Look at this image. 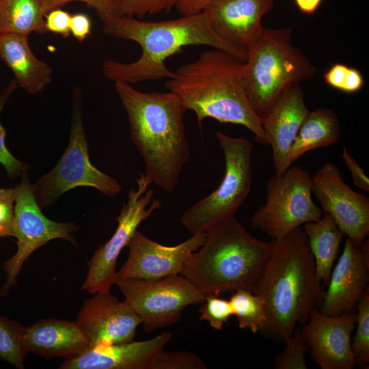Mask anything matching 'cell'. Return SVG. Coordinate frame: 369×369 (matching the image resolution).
I'll use <instances>...</instances> for the list:
<instances>
[{"label": "cell", "mask_w": 369, "mask_h": 369, "mask_svg": "<svg viewBox=\"0 0 369 369\" xmlns=\"http://www.w3.org/2000/svg\"><path fill=\"white\" fill-rule=\"evenodd\" d=\"M114 284L146 332L177 323L186 307L205 299V295L180 274L157 279L115 277Z\"/></svg>", "instance_id": "obj_10"}, {"label": "cell", "mask_w": 369, "mask_h": 369, "mask_svg": "<svg viewBox=\"0 0 369 369\" xmlns=\"http://www.w3.org/2000/svg\"><path fill=\"white\" fill-rule=\"evenodd\" d=\"M244 66L245 62L232 55L212 48L180 66L165 87L195 113L201 131L203 120L210 118L221 123L242 125L254 134L256 141L267 146L269 137L246 95Z\"/></svg>", "instance_id": "obj_4"}, {"label": "cell", "mask_w": 369, "mask_h": 369, "mask_svg": "<svg viewBox=\"0 0 369 369\" xmlns=\"http://www.w3.org/2000/svg\"><path fill=\"white\" fill-rule=\"evenodd\" d=\"M283 351L275 358L277 369H307L305 353L308 347L301 331L297 327L290 337L284 342Z\"/></svg>", "instance_id": "obj_29"}, {"label": "cell", "mask_w": 369, "mask_h": 369, "mask_svg": "<svg viewBox=\"0 0 369 369\" xmlns=\"http://www.w3.org/2000/svg\"><path fill=\"white\" fill-rule=\"evenodd\" d=\"M0 59L12 71L18 87L36 94L53 80V68L38 59L28 42V36L0 33Z\"/></svg>", "instance_id": "obj_22"}, {"label": "cell", "mask_w": 369, "mask_h": 369, "mask_svg": "<svg viewBox=\"0 0 369 369\" xmlns=\"http://www.w3.org/2000/svg\"><path fill=\"white\" fill-rule=\"evenodd\" d=\"M204 243L191 254L180 273L205 295L254 292L271 253V242L253 236L234 215L212 226Z\"/></svg>", "instance_id": "obj_5"}, {"label": "cell", "mask_w": 369, "mask_h": 369, "mask_svg": "<svg viewBox=\"0 0 369 369\" xmlns=\"http://www.w3.org/2000/svg\"><path fill=\"white\" fill-rule=\"evenodd\" d=\"M312 192L323 213L354 243L360 245L369 234V198L346 184L340 169L327 163L312 177Z\"/></svg>", "instance_id": "obj_13"}, {"label": "cell", "mask_w": 369, "mask_h": 369, "mask_svg": "<svg viewBox=\"0 0 369 369\" xmlns=\"http://www.w3.org/2000/svg\"><path fill=\"white\" fill-rule=\"evenodd\" d=\"M43 10L46 15L51 10L72 1L85 3L94 9L100 21L121 16L120 0H42Z\"/></svg>", "instance_id": "obj_34"}, {"label": "cell", "mask_w": 369, "mask_h": 369, "mask_svg": "<svg viewBox=\"0 0 369 369\" xmlns=\"http://www.w3.org/2000/svg\"><path fill=\"white\" fill-rule=\"evenodd\" d=\"M271 253L254 293L264 301L267 324L264 332L286 341L298 324L319 308L324 291L316 279L315 263L306 234L296 229L272 238Z\"/></svg>", "instance_id": "obj_3"}, {"label": "cell", "mask_w": 369, "mask_h": 369, "mask_svg": "<svg viewBox=\"0 0 369 369\" xmlns=\"http://www.w3.org/2000/svg\"><path fill=\"white\" fill-rule=\"evenodd\" d=\"M364 86V77L357 68L348 67L344 84L341 92L355 93L359 91Z\"/></svg>", "instance_id": "obj_40"}, {"label": "cell", "mask_w": 369, "mask_h": 369, "mask_svg": "<svg viewBox=\"0 0 369 369\" xmlns=\"http://www.w3.org/2000/svg\"><path fill=\"white\" fill-rule=\"evenodd\" d=\"M24 344L27 352L44 357H68L81 352L89 342L77 322L45 318L25 327Z\"/></svg>", "instance_id": "obj_21"}, {"label": "cell", "mask_w": 369, "mask_h": 369, "mask_svg": "<svg viewBox=\"0 0 369 369\" xmlns=\"http://www.w3.org/2000/svg\"><path fill=\"white\" fill-rule=\"evenodd\" d=\"M357 329L351 343L355 364L364 368L369 364V293L363 292L357 305Z\"/></svg>", "instance_id": "obj_28"}, {"label": "cell", "mask_w": 369, "mask_h": 369, "mask_svg": "<svg viewBox=\"0 0 369 369\" xmlns=\"http://www.w3.org/2000/svg\"><path fill=\"white\" fill-rule=\"evenodd\" d=\"M342 159L351 172L354 184L359 189L368 193L369 179L364 173V169L348 152L346 147L342 149Z\"/></svg>", "instance_id": "obj_37"}, {"label": "cell", "mask_w": 369, "mask_h": 369, "mask_svg": "<svg viewBox=\"0 0 369 369\" xmlns=\"http://www.w3.org/2000/svg\"><path fill=\"white\" fill-rule=\"evenodd\" d=\"M216 137L224 155V176L217 189L182 215V223L192 234L206 232L219 221L234 215L251 187L252 143L221 132H217Z\"/></svg>", "instance_id": "obj_8"}, {"label": "cell", "mask_w": 369, "mask_h": 369, "mask_svg": "<svg viewBox=\"0 0 369 369\" xmlns=\"http://www.w3.org/2000/svg\"><path fill=\"white\" fill-rule=\"evenodd\" d=\"M93 295L84 300L76 321L89 346L134 340L141 322L128 304L120 301L110 290Z\"/></svg>", "instance_id": "obj_15"}, {"label": "cell", "mask_w": 369, "mask_h": 369, "mask_svg": "<svg viewBox=\"0 0 369 369\" xmlns=\"http://www.w3.org/2000/svg\"><path fill=\"white\" fill-rule=\"evenodd\" d=\"M137 188L130 191L127 202L115 218L118 226L115 232L87 262L88 271L83 290L94 294L110 290L114 284L115 264L121 251L128 245L139 224L161 206L160 200H153L154 191L148 189L151 183L143 173L137 178Z\"/></svg>", "instance_id": "obj_12"}, {"label": "cell", "mask_w": 369, "mask_h": 369, "mask_svg": "<svg viewBox=\"0 0 369 369\" xmlns=\"http://www.w3.org/2000/svg\"><path fill=\"white\" fill-rule=\"evenodd\" d=\"M348 67L341 63H336L332 65L323 75L325 83L331 87L341 91Z\"/></svg>", "instance_id": "obj_39"}, {"label": "cell", "mask_w": 369, "mask_h": 369, "mask_svg": "<svg viewBox=\"0 0 369 369\" xmlns=\"http://www.w3.org/2000/svg\"><path fill=\"white\" fill-rule=\"evenodd\" d=\"M172 336L164 332L143 341L87 346L66 357L59 369H151L156 357Z\"/></svg>", "instance_id": "obj_19"}, {"label": "cell", "mask_w": 369, "mask_h": 369, "mask_svg": "<svg viewBox=\"0 0 369 369\" xmlns=\"http://www.w3.org/2000/svg\"><path fill=\"white\" fill-rule=\"evenodd\" d=\"M356 314L349 312L331 316L317 308L312 310L301 329L311 357L321 369H351L356 365L351 336Z\"/></svg>", "instance_id": "obj_16"}, {"label": "cell", "mask_w": 369, "mask_h": 369, "mask_svg": "<svg viewBox=\"0 0 369 369\" xmlns=\"http://www.w3.org/2000/svg\"><path fill=\"white\" fill-rule=\"evenodd\" d=\"M44 16L42 0H0V33H45Z\"/></svg>", "instance_id": "obj_25"}, {"label": "cell", "mask_w": 369, "mask_h": 369, "mask_svg": "<svg viewBox=\"0 0 369 369\" xmlns=\"http://www.w3.org/2000/svg\"><path fill=\"white\" fill-rule=\"evenodd\" d=\"M310 110L301 84L287 88L261 119L273 153L275 174L281 176L291 166L289 151Z\"/></svg>", "instance_id": "obj_20"}, {"label": "cell", "mask_w": 369, "mask_h": 369, "mask_svg": "<svg viewBox=\"0 0 369 369\" xmlns=\"http://www.w3.org/2000/svg\"><path fill=\"white\" fill-rule=\"evenodd\" d=\"M368 239L356 245L347 237L343 251L332 269L319 311L331 316L352 312L368 288Z\"/></svg>", "instance_id": "obj_17"}, {"label": "cell", "mask_w": 369, "mask_h": 369, "mask_svg": "<svg viewBox=\"0 0 369 369\" xmlns=\"http://www.w3.org/2000/svg\"><path fill=\"white\" fill-rule=\"evenodd\" d=\"M265 203L250 219L251 226L272 238L284 237L301 225L320 219L323 212L312 197V176L300 166L274 174L266 185Z\"/></svg>", "instance_id": "obj_9"}, {"label": "cell", "mask_w": 369, "mask_h": 369, "mask_svg": "<svg viewBox=\"0 0 369 369\" xmlns=\"http://www.w3.org/2000/svg\"><path fill=\"white\" fill-rule=\"evenodd\" d=\"M71 16L69 12L59 8L51 10L44 16L46 31L59 34L64 38L69 37Z\"/></svg>", "instance_id": "obj_36"}, {"label": "cell", "mask_w": 369, "mask_h": 369, "mask_svg": "<svg viewBox=\"0 0 369 369\" xmlns=\"http://www.w3.org/2000/svg\"><path fill=\"white\" fill-rule=\"evenodd\" d=\"M203 303L199 310L200 320L207 321L215 330H221L224 323L233 315L230 300L208 294L205 295Z\"/></svg>", "instance_id": "obj_31"}, {"label": "cell", "mask_w": 369, "mask_h": 369, "mask_svg": "<svg viewBox=\"0 0 369 369\" xmlns=\"http://www.w3.org/2000/svg\"><path fill=\"white\" fill-rule=\"evenodd\" d=\"M340 137V123L334 111L323 107L310 111L291 145V164L310 150L336 144Z\"/></svg>", "instance_id": "obj_24"}, {"label": "cell", "mask_w": 369, "mask_h": 369, "mask_svg": "<svg viewBox=\"0 0 369 369\" xmlns=\"http://www.w3.org/2000/svg\"><path fill=\"white\" fill-rule=\"evenodd\" d=\"M292 29L263 27L247 51L243 80L248 100L262 119L289 87L311 80L317 68L292 42Z\"/></svg>", "instance_id": "obj_6"}, {"label": "cell", "mask_w": 369, "mask_h": 369, "mask_svg": "<svg viewBox=\"0 0 369 369\" xmlns=\"http://www.w3.org/2000/svg\"><path fill=\"white\" fill-rule=\"evenodd\" d=\"M179 0H120L122 16L139 19L144 17L169 12L176 8Z\"/></svg>", "instance_id": "obj_32"}, {"label": "cell", "mask_w": 369, "mask_h": 369, "mask_svg": "<svg viewBox=\"0 0 369 369\" xmlns=\"http://www.w3.org/2000/svg\"><path fill=\"white\" fill-rule=\"evenodd\" d=\"M126 111L131 138L145 164V177L167 193L173 192L190 158L184 124L187 109L172 92H144L115 82Z\"/></svg>", "instance_id": "obj_2"}, {"label": "cell", "mask_w": 369, "mask_h": 369, "mask_svg": "<svg viewBox=\"0 0 369 369\" xmlns=\"http://www.w3.org/2000/svg\"><path fill=\"white\" fill-rule=\"evenodd\" d=\"M230 302L239 328L249 329L254 333L264 331L267 317L264 301L260 296L240 289L232 292Z\"/></svg>", "instance_id": "obj_26"}, {"label": "cell", "mask_w": 369, "mask_h": 369, "mask_svg": "<svg viewBox=\"0 0 369 369\" xmlns=\"http://www.w3.org/2000/svg\"><path fill=\"white\" fill-rule=\"evenodd\" d=\"M102 23L107 36L137 42L141 56L135 62L122 63L107 60L102 66L104 76L110 81L128 84L171 79L175 72L165 60L191 45H204L223 51L245 62L247 53L219 37L210 27L205 11L178 18L147 21L132 16H118Z\"/></svg>", "instance_id": "obj_1"}, {"label": "cell", "mask_w": 369, "mask_h": 369, "mask_svg": "<svg viewBox=\"0 0 369 369\" xmlns=\"http://www.w3.org/2000/svg\"><path fill=\"white\" fill-rule=\"evenodd\" d=\"M206 237V232L195 234L178 245L166 246L137 230L127 245L128 258L116 272L115 277L157 279L180 274L191 254L204 243Z\"/></svg>", "instance_id": "obj_14"}, {"label": "cell", "mask_w": 369, "mask_h": 369, "mask_svg": "<svg viewBox=\"0 0 369 369\" xmlns=\"http://www.w3.org/2000/svg\"><path fill=\"white\" fill-rule=\"evenodd\" d=\"M25 327L19 323L0 316V359L16 368H24L28 353L24 344Z\"/></svg>", "instance_id": "obj_27"}, {"label": "cell", "mask_w": 369, "mask_h": 369, "mask_svg": "<svg viewBox=\"0 0 369 369\" xmlns=\"http://www.w3.org/2000/svg\"><path fill=\"white\" fill-rule=\"evenodd\" d=\"M32 187L41 208L53 204L62 195L77 187H93L108 197H113L122 190L115 178L100 171L90 160L83 120L82 92L78 86L72 92L68 146L55 166Z\"/></svg>", "instance_id": "obj_7"}, {"label": "cell", "mask_w": 369, "mask_h": 369, "mask_svg": "<svg viewBox=\"0 0 369 369\" xmlns=\"http://www.w3.org/2000/svg\"><path fill=\"white\" fill-rule=\"evenodd\" d=\"M17 188L0 189V237L13 236Z\"/></svg>", "instance_id": "obj_35"}, {"label": "cell", "mask_w": 369, "mask_h": 369, "mask_svg": "<svg viewBox=\"0 0 369 369\" xmlns=\"http://www.w3.org/2000/svg\"><path fill=\"white\" fill-rule=\"evenodd\" d=\"M294 2L297 9L301 13L304 14H313L320 7L323 0H294Z\"/></svg>", "instance_id": "obj_42"}, {"label": "cell", "mask_w": 369, "mask_h": 369, "mask_svg": "<svg viewBox=\"0 0 369 369\" xmlns=\"http://www.w3.org/2000/svg\"><path fill=\"white\" fill-rule=\"evenodd\" d=\"M207 367L195 353L187 351H165L156 357L151 369H206Z\"/></svg>", "instance_id": "obj_33"}, {"label": "cell", "mask_w": 369, "mask_h": 369, "mask_svg": "<svg viewBox=\"0 0 369 369\" xmlns=\"http://www.w3.org/2000/svg\"><path fill=\"white\" fill-rule=\"evenodd\" d=\"M70 30L76 40L81 42L84 41L91 34L92 23L90 18L83 13L72 15Z\"/></svg>", "instance_id": "obj_38"}, {"label": "cell", "mask_w": 369, "mask_h": 369, "mask_svg": "<svg viewBox=\"0 0 369 369\" xmlns=\"http://www.w3.org/2000/svg\"><path fill=\"white\" fill-rule=\"evenodd\" d=\"M303 231L314 260L316 279L327 285L344 234L325 213L318 221L305 223Z\"/></svg>", "instance_id": "obj_23"}, {"label": "cell", "mask_w": 369, "mask_h": 369, "mask_svg": "<svg viewBox=\"0 0 369 369\" xmlns=\"http://www.w3.org/2000/svg\"><path fill=\"white\" fill-rule=\"evenodd\" d=\"M275 0H212L204 8L215 33L247 53L261 33Z\"/></svg>", "instance_id": "obj_18"}, {"label": "cell", "mask_w": 369, "mask_h": 369, "mask_svg": "<svg viewBox=\"0 0 369 369\" xmlns=\"http://www.w3.org/2000/svg\"><path fill=\"white\" fill-rule=\"evenodd\" d=\"M212 0H179L176 8L182 16L191 15L202 12Z\"/></svg>", "instance_id": "obj_41"}, {"label": "cell", "mask_w": 369, "mask_h": 369, "mask_svg": "<svg viewBox=\"0 0 369 369\" xmlns=\"http://www.w3.org/2000/svg\"><path fill=\"white\" fill-rule=\"evenodd\" d=\"M18 87L17 83L14 79L1 90L0 93V116L5 102ZM5 138V130L0 121V163L5 169L9 177L16 178L27 171L29 166L10 153L6 148Z\"/></svg>", "instance_id": "obj_30"}, {"label": "cell", "mask_w": 369, "mask_h": 369, "mask_svg": "<svg viewBox=\"0 0 369 369\" xmlns=\"http://www.w3.org/2000/svg\"><path fill=\"white\" fill-rule=\"evenodd\" d=\"M14 205L13 236L16 238V253L3 265L6 281L0 289V296L6 295L16 284L22 266L29 256L49 241L61 238L75 244L73 233L79 229L74 222H57L42 212L34 196L27 171L21 175L16 186Z\"/></svg>", "instance_id": "obj_11"}]
</instances>
